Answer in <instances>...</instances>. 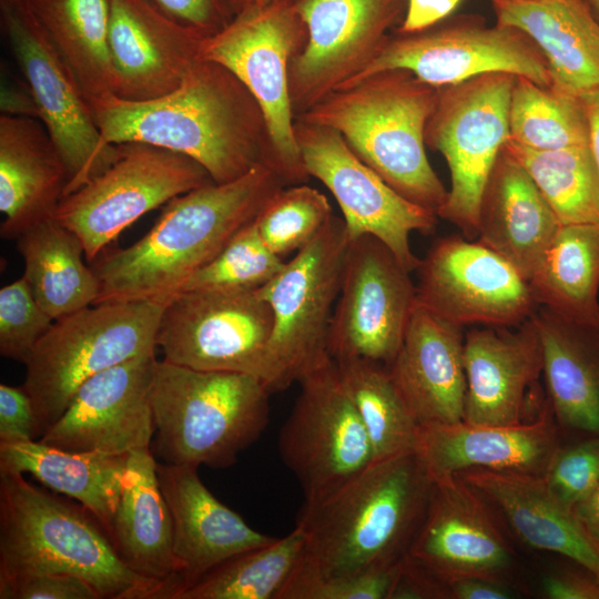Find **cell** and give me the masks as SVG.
Here are the masks:
<instances>
[{
    "instance_id": "1",
    "label": "cell",
    "mask_w": 599,
    "mask_h": 599,
    "mask_svg": "<svg viewBox=\"0 0 599 599\" xmlns=\"http://www.w3.org/2000/svg\"><path fill=\"white\" fill-rule=\"evenodd\" d=\"M106 145L148 143L186 155L215 183L234 181L267 156L261 106L224 65L199 59L172 92L146 101L111 95L92 105Z\"/></svg>"
},
{
    "instance_id": "2",
    "label": "cell",
    "mask_w": 599,
    "mask_h": 599,
    "mask_svg": "<svg viewBox=\"0 0 599 599\" xmlns=\"http://www.w3.org/2000/svg\"><path fill=\"white\" fill-rule=\"evenodd\" d=\"M283 186L261 163L234 181H212L172 199L139 241L94 260L100 283L94 304L166 301Z\"/></svg>"
},
{
    "instance_id": "3",
    "label": "cell",
    "mask_w": 599,
    "mask_h": 599,
    "mask_svg": "<svg viewBox=\"0 0 599 599\" xmlns=\"http://www.w3.org/2000/svg\"><path fill=\"white\" fill-rule=\"evenodd\" d=\"M434 483L415 451L373 461L336 491L304 502L303 564L343 578L399 562L424 520Z\"/></svg>"
},
{
    "instance_id": "4",
    "label": "cell",
    "mask_w": 599,
    "mask_h": 599,
    "mask_svg": "<svg viewBox=\"0 0 599 599\" xmlns=\"http://www.w3.org/2000/svg\"><path fill=\"white\" fill-rule=\"evenodd\" d=\"M437 97V88L409 71L385 70L332 92L295 119L337 131L389 186L437 214L448 191L425 144Z\"/></svg>"
},
{
    "instance_id": "5",
    "label": "cell",
    "mask_w": 599,
    "mask_h": 599,
    "mask_svg": "<svg viewBox=\"0 0 599 599\" xmlns=\"http://www.w3.org/2000/svg\"><path fill=\"white\" fill-rule=\"evenodd\" d=\"M45 572L81 577L111 599H153L159 586L125 566L82 505L0 471V580Z\"/></svg>"
},
{
    "instance_id": "6",
    "label": "cell",
    "mask_w": 599,
    "mask_h": 599,
    "mask_svg": "<svg viewBox=\"0 0 599 599\" xmlns=\"http://www.w3.org/2000/svg\"><path fill=\"white\" fill-rule=\"evenodd\" d=\"M270 395L251 374L156 361L150 388L156 455L166 464L232 466L265 430Z\"/></svg>"
},
{
    "instance_id": "7",
    "label": "cell",
    "mask_w": 599,
    "mask_h": 599,
    "mask_svg": "<svg viewBox=\"0 0 599 599\" xmlns=\"http://www.w3.org/2000/svg\"><path fill=\"white\" fill-rule=\"evenodd\" d=\"M164 306L165 301L101 303L53 322L26 363L22 385L32 399L41 436L88 378L155 354Z\"/></svg>"
},
{
    "instance_id": "8",
    "label": "cell",
    "mask_w": 599,
    "mask_h": 599,
    "mask_svg": "<svg viewBox=\"0 0 599 599\" xmlns=\"http://www.w3.org/2000/svg\"><path fill=\"white\" fill-rule=\"evenodd\" d=\"M307 41L297 0H277L245 10L221 31L206 37L199 59L232 71L262 109L271 167L285 185L306 183L307 174L295 140L288 90L290 67Z\"/></svg>"
},
{
    "instance_id": "9",
    "label": "cell",
    "mask_w": 599,
    "mask_h": 599,
    "mask_svg": "<svg viewBox=\"0 0 599 599\" xmlns=\"http://www.w3.org/2000/svg\"><path fill=\"white\" fill-rule=\"evenodd\" d=\"M349 241L343 219L334 215L258 290L273 317L262 376L271 394L331 356L328 333Z\"/></svg>"
},
{
    "instance_id": "10",
    "label": "cell",
    "mask_w": 599,
    "mask_h": 599,
    "mask_svg": "<svg viewBox=\"0 0 599 599\" xmlns=\"http://www.w3.org/2000/svg\"><path fill=\"white\" fill-rule=\"evenodd\" d=\"M515 75L486 73L437 88L438 97L425 129V144L439 152L450 173V190L438 217L468 240L478 236L483 192L509 140V102Z\"/></svg>"
},
{
    "instance_id": "11",
    "label": "cell",
    "mask_w": 599,
    "mask_h": 599,
    "mask_svg": "<svg viewBox=\"0 0 599 599\" xmlns=\"http://www.w3.org/2000/svg\"><path fill=\"white\" fill-rule=\"evenodd\" d=\"M116 145L112 163L64 195L53 214L78 235L89 261L145 213L213 181L201 164L181 153L141 142Z\"/></svg>"
},
{
    "instance_id": "12",
    "label": "cell",
    "mask_w": 599,
    "mask_h": 599,
    "mask_svg": "<svg viewBox=\"0 0 599 599\" xmlns=\"http://www.w3.org/2000/svg\"><path fill=\"white\" fill-rule=\"evenodd\" d=\"M445 20L417 32L389 33L368 64L339 89L395 69L409 71L435 88L494 72L550 87L547 63L524 33L498 23L487 26L480 17Z\"/></svg>"
},
{
    "instance_id": "13",
    "label": "cell",
    "mask_w": 599,
    "mask_h": 599,
    "mask_svg": "<svg viewBox=\"0 0 599 599\" xmlns=\"http://www.w3.org/2000/svg\"><path fill=\"white\" fill-rule=\"evenodd\" d=\"M278 434V453L305 502L329 496L373 461V448L332 356L305 373Z\"/></svg>"
},
{
    "instance_id": "14",
    "label": "cell",
    "mask_w": 599,
    "mask_h": 599,
    "mask_svg": "<svg viewBox=\"0 0 599 599\" xmlns=\"http://www.w3.org/2000/svg\"><path fill=\"white\" fill-rule=\"evenodd\" d=\"M0 22L39 120L64 160L67 195L106 169L118 145L102 142L90 103L27 0H0Z\"/></svg>"
},
{
    "instance_id": "15",
    "label": "cell",
    "mask_w": 599,
    "mask_h": 599,
    "mask_svg": "<svg viewBox=\"0 0 599 599\" xmlns=\"http://www.w3.org/2000/svg\"><path fill=\"white\" fill-rule=\"evenodd\" d=\"M272 326L271 307L258 290L180 292L165 301L156 346L175 365L262 380Z\"/></svg>"
},
{
    "instance_id": "16",
    "label": "cell",
    "mask_w": 599,
    "mask_h": 599,
    "mask_svg": "<svg viewBox=\"0 0 599 599\" xmlns=\"http://www.w3.org/2000/svg\"><path fill=\"white\" fill-rule=\"evenodd\" d=\"M410 273L375 236L349 241L328 333L334 359L393 362L417 304Z\"/></svg>"
},
{
    "instance_id": "17",
    "label": "cell",
    "mask_w": 599,
    "mask_h": 599,
    "mask_svg": "<svg viewBox=\"0 0 599 599\" xmlns=\"http://www.w3.org/2000/svg\"><path fill=\"white\" fill-rule=\"evenodd\" d=\"M294 132L307 174L334 195L349 238L375 236L408 271H416L420 260L410 248V234L433 232L438 215L389 186L337 131L295 119Z\"/></svg>"
},
{
    "instance_id": "18",
    "label": "cell",
    "mask_w": 599,
    "mask_h": 599,
    "mask_svg": "<svg viewBox=\"0 0 599 599\" xmlns=\"http://www.w3.org/2000/svg\"><path fill=\"white\" fill-rule=\"evenodd\" d=\"M416 271L417 303L463 327H516L538 307L528 280L479 241L438 238Z\"/></svg>"
},
{
    "instance_id": "19",
    "label": "cell",
    "mask_w": 599,
    "mask_h": 599,
    "mask_svg": "<svg viewBox=\"0 0 599 599\" xmlns=\"http://www.w3.org/2000/svg\"><path fill=\"white\" fill-rule=\"evenodd\" d=\"M408 0H297L307 41L293 59L290 100L298 116L355 77L388 31L402 23Z\"/></svg>"
},
{
    "instance_id": "20",
    "label": "cell",
    "mask_w": 599,
    "mask_h": 599,
    "mask_svg": "<svg viewBox=\"0 0 599 599\" xmlns=\"http://www.w3.org/2000/svg\"><path fill=\"white\" fill-rule=\"evenodd\" d=\"M156 361L155 354L135 357L88 378L39 440L71 451L128 455L149 449Z\"/></svg>"
},
{
    "instance_id": "21",
    "label": "cell",
    "mask_w": 599,
    "mask_h": 599,
    "mask_svg": "<svg viewBox=\"0 0 599 599\" xmlns=\"http://www.w3.org/2000/svg\"><path fill=\"white\" fill-rule=\"evenodd\" d=\"M406 556L441 581L480 577L506 582L511 565L510 549L485 497L458 475L434 483Z\"/></svg>"
},
{
    "instance_id": "22",
    "label": "cell",
    "mask_w": 599,
    "mask_h": 599,
    "mask_svg": "<svg viewBox=\"0 0 599 599\" xmlns=\"http://www.w3.org/2000/svg\"><path fill=\"white\" fill-rule=\"evenodd\" d=\"M206 37L150 0H111L108 34L113 95L152 100L175 90Z\"/></svg>"
},
{
    "instance_id": "23",
    "label": "cell",
    "mask_w": 599,
    "mask_h": 599,
    "mask_svg": "<svg viewBox=\"0 0 599 599\" xmlns=\"http://www.w3.org/2000/svg\"><path fill=\"white\" fill-rule=\"evenodd\" d=\"M466 398L463 420L478 425H516L539 406L541 345L527 319L516 327L483 326L465 333Z\"/></svg>"
},
{
    "instance_id": "24",
    "label": "cell",
    "mask_w": 599,
    "mask_h": 599,
    "mask_svg": "<svg viewBox=\"0 0 599 599\" xmlns=\"http://www.w3.org/2000/svg\"><path fill=\"white\" fill-rule=\"evenodd\" d=\"M196 466L156 464L173 527L176 576L156 599H173L183 587L226 559L275 539L251 528L203 484Z\"/></svg>"
},
{
    "instance_id": "25",
    "label": "cell",
    "mask_w": 599,
    "mask_h": 599,
    "mask_svg": "<svg viewBox=\"0 0 599 599\" xmlns=\"http://www.w3.org/2000/svg\"><path fill=\"white\" fill-rule=\"evenodd\" d=\"M560 445L559 425L546 397L535 417L516 425H423L415 453L435 483L470 469L544 476Z\"/></svg>"
},
{
    "instance_id": "26",
    "label": "cell",
    "mask_w": 599,
    "mask_h": 599,
    "mask_svg": "<svg viewBox=\"0 0 599 599\" xmlns=\"http://www.w3.org/2000/svg\"><path fill=\"white\" fill-rule=\"evenodd\" d=\"M464 327L418 303L387 366L419 426L463 420L466 398Z\"/></svg>"
},
{
    "instance_id": "27",
    "label": "cell",
    "mask_w": 599,
    "mask_h": 599,
    "mask_svg": "<svg viewBox=\"0 0 599 599\" xmlns=\"http://www.w3.org/2000/svg\"><path fill=\"white\" fill-rule=\"evenodd\" d=\"M68 183L64 160L44 124L34 118L1 114V237L17 240L53 217Z\"/></svg>"
},
{
    "instance_id": "28",
    "label": "cell",
    "mask_w": 599,
    "mask_h": 599,
    "mask_svg": "<svg viewBox=\"0 0 599 599\" xmlns=\"http://www.w3.org/2000/svg\"><path fill=\"white\" fill-rule=\"evenodd\" d=\"M497 23L524 33L545 59L550 87L599 89V20L585 0H493Z\"/></svg>"
},
{
    "instance_id": "29",
    "label": "cell",
    "mask_w": 599,
    "mask_h": 599,
    "mask_svg": "<svg viewBox=\"0 0 599 599\" xmlns=\"http://www.w3.org/2000/svg\"><path fill=\"white\" fill-rule=\"evenodd\" d=\"M457 475L497 506L525 544L558 554L599 576V541L573 509L552 495L542 476L487 469Z\"/></svg>"
},
{
    "instance_id": "30",
    "label": "cell",
    "mask_w": 599,
    "mask_h": 599,
    "mask_svg": "<svg viewBox=\"0 0 599 599\" xmlns=\"http://www.w3.org/2000/svg\"><path fill=\"white\" fill-rule=\"evenodd\" d=\"M559 226L527 171L502 148L483 192L477 241L529 280Z\"/></svg>"
},
{
    "instance_id": "31",
    "label": "cell",
    "mask_w": 599,
    "mask_h": 599,
    "mask_svg": "<svg viewBox=\"0 0 599 599\" xmlns=\"http://www.w3.org/2000/svg\"><path fill=\"white\" fill-rule=\"evenodd\" d=\"M548 402L558 425L581 437L599 435V324H582L538 306Z\"/></svg>"
},
{
    "instance_id": "32",
    "label": "cell",
    "mask_w": 599,
    "mask_h": 599,
    "mask_svg": "<svg viewBox=\"0 0 599 599\" xmlns=\"http://www.w3.org/2000/svg\"><path fill=\"white\" fill-rule=\"evenodd\" d=\"M151 449L128 454L121 496L110 532L120 559L160 591L176 576L173 527Z\"/></svg>"
},
{
    "instance_id": "33",
    "label": "cell",
    "mask_w": 599,
    "mask_h": 599,
    "mask_svg": "<svg viewBox=\"0 0 599 599\" xmlns=\"http://www.w3.org/2000/svg\"><path fill=\"white\" fill-rule=\"evenodd\" d=\"M128 455L71 451L40 440L0 444V471L29 474L77 500L110 536Z\"/></svg>"
},
{
    "instance_id": "34",
    "label": "cell",
    "mask_w": 599,
    "mask_h": 599,
    "mask_svg": "<svg viewBox=\"0 0 599 599\" xmlns=\"http://www.w3.org/2000/svg\"><path fill=\"white\" fill-rule=\"evenodd\" d=\"M17 246L24 262L22 277L54 321L97 302L100 283L93 268L84 264L83 244L54 217L23 232Z\"/></svg>"
},
{
    "instance_id": "35",
    "label": "cell",
    "mask_w": 599,
    "mask_h": 599,
    "mask_svg": "<svg viewBox=\"0 0 599 599\" xmlns=\"http://www.w3.org/2000/svg\"><path fill=\"white\" fill-rule=\"evenodd\" d=\"M538 306L599 324V224L560 225L528 280Z\"/></svg>"
},
{
    "instance_id": "36",
    "label": "cell",
    "mask_w": 599,
    "mask_h": 599,
    "mask_svg": "<svg viewBox=\"0 0 599 599\" xmlns=\"http://www.w3.org/2000/svg\"><path fill=\"white\" fill-rule=\"evenodd\" d=\"M90 103L113 95L108 34L111 0H27Z\"/></svg>"
},
{
    "instance_id": "37",
    "label": "cell",
    "mask_w": 599,
    "mask_h": 599,
    "mask_svg": "<svg viewBox=\"0 0 599 599\" xmlns=\"http://www.w3.org/2000/svg\"><path fill=\"white\" fill-rule=\"evenodd\" d=\"M305 548V532L296 525L282 538L226 559L183 587L173 599H278Z\"/></svg>"
},
{
    "instance_id": "38",
    "label": "cell",
    "mask_w": 599,
    "mask_h": 599,
    "mask_svg": "<svg viewBox=\"0 0 599 599\" xmlns=\"http://www.w3.org/2000/svg\"><path fill=\"white\" fill-rule=\"evenodd\" d=\"M335 362L370 440L374 461L415 451L420 426L400 396L387 365L366 358Z\"/></svg>"
},
{
    "instance_id": "39",
    "label": "cell",
    "mask_w": 599,
    "mask_h": 599,
    "mask_svg": "<svg viewBox=\"0 0 599 599\" xmlns=\"http://www.w3.org/2000/svg\"><path fill=\"white\" fill-rule=\"evenodd\" d=\"M527 171L560 225L599 224V175L589 144L536 151L504 146Z\"/></svg>"
},
{
    "instance_id": "40",
    "label": "cell",
    "mask_w": 599,
    "mask_h": 599,
    "mask_svg": "<svg viewBox=\"0 0 599 599\" xmlns=\"http://www.w3.org/2000/svg\"><path fill=\"white\" fill-rule=\"evenodd\" d=\"M509 141L536 151L589 144L579 97L515 77L509 102Z\"/></svg>"
},
{
    "instance_id": "41",
    "label": "cell",
    "mask_w": 599,
    "mask_h": 599,
    "mask_svg": "<svg viewBox=\"0 0 599 599\" xmlns=\"http://www.w3.org/2000/svg\"><path fill=\"white\" fill-rule=\"evenodd\" d=\"M284 265L283 257L263 242L253 220L176 293L256 291L266 285Z\"/></svg>"
},
{
    "instance_id": "42",
    "label": "cell",
    "mask_w": 599,
    "mask_h": 599,
    "mask_svg": "<svg viewBox=\"0 0 599 599\" xmlns=\"http://www.w3.org/2000/svg\"><path fill=\"white\" fill-rule=\"evenodd\" d=\"M333 216L326 196L301 183L280 189L258 212L254 223L266 246L284 258L314 240Z\"/></svg>"
},
{
    "instance_id": "43",
    "label": "cell",
    "mask_w": 599,
    "mask_h": 599,
    "mask_svg": "<svg viewBox=\"0 0 599 599\" xmlns=\"http://www.w3.org/2000/svg\"><path fill=\"white\" fill-rule=\"evenodd\" d=\"M54 319L34 298L23 277L0 290V354L27 363Z\"/></svg>"
},
{
    "instance_id": "44",
    "label": "cell",
    "mask_w": 599,
    "mask_h": 599,
    "mask_svg": "<svg viewBox=\"0 0 599 599\" xmlns=\"http://www.w3.org/2000/svg\"><path fill=\"white\" fill-rule=\"evenodd\" d=\"M402 565L403 560L349 577L322 578L301 560L278 599H389Z\"/></svg>"
},
{
    "instance_id": "45",
    "label": "cell",
    "mask_w": 599,
    "mask_h": 599,
    "mask_svg": "<svg viewBox=\"0 0 599 599\" xmlns=\"http://www.w3.org/2000/svg\"><path fill=\"white\" fill-rule=\"evenodd\" d=\"M542 477L552 495L573 509L599 481V435L560 445Z\"/></svg>"
},
{
    "instance_id": "46",
    "label": "cell",
    "mask_w": 599,
    "mask_h": 599,
    "mask_svg": "<svg viewBox=\"0 0 599 599\" xmlns=\"http://www.w3.org/2000/svg\"><path fill=\"white\" fill-rule=\"evenodd\" d=\"M101 598L90 582L71 573H31L0 580V599Z\"/></svg>"
},
{
    "instance_id": "47",
    "label": "cell",
    "mask_w": 599,
    "mask_h": 599,
    "mask_svg": "<svg viewBox=\"0 0 599 599\" xmlns=\"http://www.w3.org/2000/svg\"><path fill=\"white\" fill-rule=\"evenodd\" d=\"M175 21L210 37L235 17L231 0H150Z\"/></svg>"
},
{
    "instance_id": "48",
    "label": "cell",
    "mask_w": 599,
    "mask_h": 599,
    "mask_svg": "<svg viewBox=\"0 0 599 599\" xmlns=\"http://www.w3.org/2000/svg\"><path fill=\"white\" fill-rule=\"evenodd\" d=\"M41 435L39 419L27 390L0 385V444L34 440Z\"/></svg>"
},
{
    "instance_id": "49",
    "label": "cell",
    "mask_w": 599,
    "mask_h": 599,
    "mask_svg": "<svg viewBox=\"0 0 599 599\" xmlns=\"http://www.w3.org/2000/svg\"><path fill=\"white\" fill-rule=\"evenodd\" d=\"M541 590L549 599H599V576L573 562L545 576Z\"/></svg>"
},
{
    "instance_id": "50",
    "label": "cell",
    "mask_w": 599,
    "mask_h": 599,
    "mask_svg": "<svg viewBox=\"0 0 599 599\" xmlns=\"http://www.w3.org/2000/svg\"><path fill=\"white\" fill-rule=\"evenodd\" d=\"M461 0H408L397 31L417 32L430 28L454 12Z\"/></svg>"
},
{
    "instance_id": "51",
    "label": "cell",
    "mask_w": 599,
    "mask_h": 599,
    "mask_svg": "<svg viewBox=\"0 0 599 599\" xmlns=\"http://www.w3.org/2000/svg\"><path fill=\"white\" fill-rule=\"evenodd\" d=\"M445 599H510L515 592L504 581L480 577H457L443 581Z\"/></svg>"
},
{
    "instance_id": "52",
    "label": "cell",
    "mask_w": 599,
    "mask_h": 599,
    "mask_svg": "<svg viewBox=\"0 0 599 599\" xmlns=\"http://www.w3.org/2000/svg\"><path fill=\"white\" fill-rule=\"evenodd\" d=\"M0 109L1 114L39 119L34 98L24 79L2 75Z\"/></svg>"
},
{
    "instance_id": "53",
    "label": "cell",
    "mask_w": 599,
    "mask_h": 599,
    "mask_svg": "<svg viewBox=\"0 0 599 599\" xmlns=\"http://www.w3.org/2000/svg\"><path fill=\"white\" fill-rule=\"evenodd\" d=\"M583 105L589 130V146L599 175V89L579 95Z\"/></svg>"
},
{
    "instance_id": "54",
    "label": "cell",
    "mask_w": 599,
    "mask_h": 599,
    "mask_svg": "<svg viewBox=\"0 0 599 599\" xmlns=\"http://www.w3.org/2000/svg\"><path fill=\"white\" fill-rule=\"evenodd\" d=\"M573 511L587 531L599 541V481Z\"/></svg>"
},
{
    "instance_id": "55",
    "label": "cell",
    "mask_w": 599,
    "mask_h": 599,
    "mask_svg": "<svg viewBox=\"0 0 599 599\" xmlns=\"http://www.w3.org/2000/svg\"><path fill=\"white\" fill-rule=\"evenodd\" d=\"M234 14H238L245 10L268 4L277 0H231Z\"/></svg>"
},
{
    "instance_id": "56",
    "label": "cell",
    "mask_w": 599,
    "mask_h": 599,
    "mask_svg": "<svg viewBox=\"0 0 599 599\" xmlns=\"http://www.w3.org/2000/svg\"><path fill=\"white\" fill-rule=\"evenodd\" d=\"M591 9L595 17L599 20V0H585Z\"/></svg>"
},
{
    "instance_id": "57",
    "label": "cell",
    "mask_w": 599,
    "mask_h": 599,
    "mask_svg": "<svg viewBox=\"0 0 599 599\" xmlns=\"http://www.w3.org/2000/svg\"><path fill=\"white\" fill-rule=\"evenodd\" d=\"M493 1V0H491Z\"/></svg>"
}]
</instances>
